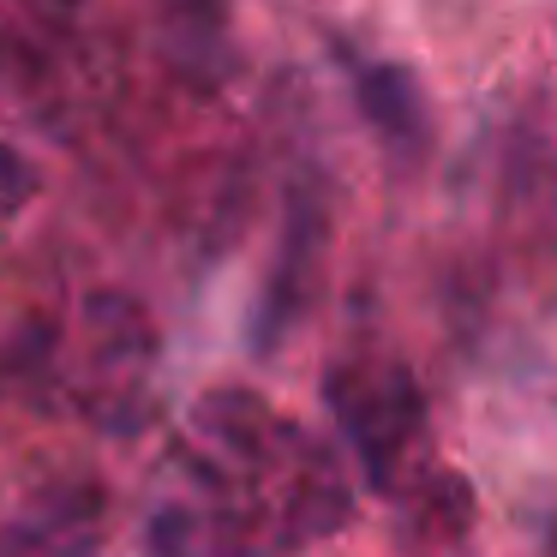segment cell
<instances>
[{"label":"cell","instance_id":"cell-5","mask_svg":"<svg viewBox=\"0 0 557 557\" xmlns=\"http://www.w3.org/2000/svg\"><path fill=\"white\" fill-rule=\"evenodd\" d=\"M30 186H37V181H30V169H25V162H18L13 150H0V210L25 205V198H30Z\"/></svg>","mask_w":557,"mask_h":557},{"label":"cell","instance_id":"cell-4","mask_svg":"<svg viewBox=\"0 0 557 557\" xmlns=\"http://www.w3.org/2000/svg\"><path fill=\"white\" fill-rule=\"evenodd\" d=\"M354 90H360V114L377 126L384 145L413 150L425 138V102H420V85H413L408 66L366 61L360 73H354Z\"/></svg>","mask_w":557,"mask_h":557},{"label":"cell","instance_id":"cell-1","mask_svg":"<svg viewBox=\"0 0 557 557\" xmlns=\"http://www.w3.org/2000/svg\"><path fill=\"white\" fill-rule=\"evenodd\" d=\"M336 516L324 449L258 396L216 389L169 444L145 533L157 557H282Z\"/></svg>","mask_w":557,"mask_h":557},{"label":"cell","instance_id":"cell-6","mask_svg":"<svg viewBox=\"0 0 557 557\" xmlns=\"http://www.w3.org/2000/svg\"><path fill=\"white\" fill-rule=\"evenodd\" d=\"M181 7H193V13L205 18V25H216V18H222V13H216V0H181Z\"/></svg>","mask_w":557,"mask_h":557},{"label":"cell","instance_id":"cell-2","mask_svg":"<svg viewBox=\"0 0 557 557\" xmlns=\"http://www.w3.org/2000/svg\"><path fill=\"white\" fill-rule=\"evenodd\" d=\"M330 408H336L342 432L354 437L372 485H389V461L396 449L420 432V389L396 366H342L330 372Z\"/></svg>","mask_w":557,"mask_h":557},{"label":"cell","instance_id":"cell-3","mask_svg":"<svg viewBox=\"0 0 557 557\" xmlns=\"http://www.w3.org/2000/svg\"><path fill=\"white\" fill-rule=\"evenodd\" d=\"M318 246H324V210H318L312 193H300L288 205V228H282V258L270 270V288H264V324H258V342H276L282 324L300 312L306 288H312V264H318Z\"/></svg>","mask_w":557,"mask_h":557}]
</instances>
